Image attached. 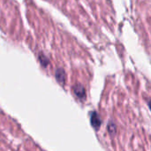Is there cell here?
Returning a JSON list of instances; mask_svg holds the SVG:
<instances>
[{
  "instance_id": "7a4b0ae2",
  "label": "cell",
  "mask_w": 151,
  "mask_h": 151,
  "mask_svg": "<svg viewBox=\"0 0 151 151\" xmlns=\"http://www.w3.org/2000/svg\"><path fill=\"white\" fill-rule=\"evenodd\" d=\"M73 90L75 92V94L77 95V96H79L80 98H83L85 97V89L81 85H77L73 88Z\"/></svg>"
},
{
  "instance_id": "6da1fadb",
  "label": "cell",
  "mask_w": 151,
  "mask_h": 151,
  "mask_svg": "<svg viewBox=\"0 0 151 151\" xmlns=\"http://www.w3.org/2000/svg\"><path fill=\"white\" fill-rule=\"evenodd\" d=\"M91 124L92 126L96 128V129H98L102 124V120L100 119V117L98 116V114L96 112H94L92 113V116H91Z\"/></svg>"
},
{
  "instance_id": "277c9868",
  "label": "cell",
  "mask_w": 151,
  "mask_h": 151,
  "mask_svg": "<svg viewBox=\"0 0 151 151\" xmlns=\"http://www.w3.org/2000/svg\"><path fill=\"white\" fill-rule=\"evenodd\" d=\"M149 106H150V108L151 110V101H149Z\"/></svg>"
},
{
  "instance_id": "3957f363",
  "label": "cell",
  "mask_w": 151,
  "mask_h": 151,
  "mask_svg": "<svg viewBox=\"0 0 151 151\" xmlns=\"http://www.w3.org/2000/svg\"><path fill=\"white\" fill-rule=\"evenodd\" d=\"M107 129H108V132L110 134L114 135L116 134V131H117V127L112 121H111V122H109V124L107 126Z\"/></svg>"
}]
</instances>
